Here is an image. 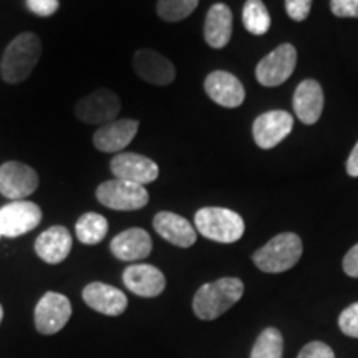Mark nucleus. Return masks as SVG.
Segmentation results:
<instances>
[{
  "instance_id": "obj_18",
  "label": "nucleus",
  "mask_w": 358,
  "mask_h": 358,
  "mask_svg": "<svg viewBox=\"0 0 358 358\" xmlns=\"http://www.w3.org/2000/svg\"><path fill=\"white\" fill-rule=\"evenodd\" d=\"M151 249H153V241L150 234L140 227H131V229L120 232L110 244L111 254L124 262L146 259L151 254Z\"/></svg>"
},
{
  "instance_id": "obj_16",
  "label": "nucleus",
  "mask_w": 358,
  "mask_h": 358,
  "mask_svg": "<svg viewBox=\"0 0 358 358\" xmlns=\"http://www.w3.org/2000/svg\"><path fill=\"white\" fill-rule=\"evenodd\" d=\"M123 282L128 290L140 297H158L166 287L163 272L150 264H134L124 268Z\"/></svg>"
},
{
  "instance_id": "obj_6",
  "label": "nucleus",
  "mask_w": 358,
  "mask_h": 358,
  "mask_svg": "<svg viewBox=\"0 0 358 358\" xmlns=\"http://www.w3.org/2000/svg\"><path fill=\"white\" fill-rule=\"evenodd\" d=\"M297 64V50L294 45L282 43L266 55L256 66V78L262 87L272 88L287 82Z\"/></svg>"
},
{
  "instance_id": "obj_35",
  "label": "nucleus",
  "mask_w": 358,
  "mask_h": 358,
  "mask_svg": "<svg viewBox=\"0 0 358 358\" xmlns=\"http://www.w3.org/2000/svg\"><path fill=\"white\" fill-rule=\"evenodd\" d=\"M0 237H2V234H0Z\"/></svg>"
},
{
  "instance_id": "obj_14",
  "label": "nucleus",
  "mask_w": 358,
  "mask_h": 358,
  "mask_svg": "<svg viewBox=\"0 0 358 358\" xmlns=\"http://www.w3.org/2000/svg\"><path fill=\"white\" fill-rule=\"evenodd\" d=\"M204 90L214 103L224 108H237L244 103L245 90L236 75L229 71H213L204 80Z\"/></svg>"
},
{
  "instance_id": "obj_17",
  "label": "nucleus",
  "mask_w": 358,
  "mask_h": 358,
  "mask_svg": "<svg viewBox=\"0 0 358 358\" xmlns=\"http://www.w3.org/2000/svg\"><path fill=\"white\" fill-rule=\"evenodd\" d=\"M83 301L93 310L116 317L122 315L128 307V299L122 290L103 282H92L83 289Z\"/></svg>"
},
{
  "instance_id": "obj_15",
  "label": "nucleus",
  "mask_w": 358,
  "mask_h": 358,
  "mask_svg": "<svg viewBox=\"0 0 358 358\" xmlns=\"http://www.w3.org/2000/svg\"><path fill=\"white\" fill-rule=\"evenodd\" d=\"M138 128L136 120H115L101 124L93 134V145L103 153H120L134 140Z\"/></svg>"
},
{
  "instance_id": "obj_12",
  "label": "nucleus",
  "mask_w": 358,
  "mask_h": 358,
  "mask_svg": "<svg viewBox=\"0 0 358 358\" xmlns=\"http://www.w3.org/2000/svg\"><path fill=\"white\" fill-rule=\"evenodd\" d=\"M115 179L134 182V185H150L158 179L159 168L153 159L136 153H120L110 163Z\"/></svg>"
},
{
  "instance_id": "obj_24",
  "label": "nucleus",
  "mask_w": 358,
  "mask_h": 358,
  "mask_svg": "<svg viewBox=\"0 0 358 358\" xmlns=\"http://www.w3.org/2000/svg\"><path fill=\"white\" fill-rule=\"evenodd\" d=\"M243 24L249 34L266 35L271 29V15L262 0H245Z\"/></svg>"
},
{
  "instance_id": "obj_13",
  "label": "nucleus",
  "mask_w": 358,
  "mask_h": 358,
  "mask_svg": "<svg viewBox=\"0 0 358 358\" xmlns=\"http://www.w3.org/2000/svg\"><path fill=\"white\" fill-rule=\"evenodd\" d=\"M133 69L138 77L151 85L164 87L174 82L176 69L173 62L151 48H140L133 57Z\"/></svg>"
},
{
  "instance_id": "obj_33",
  "label": "nucleus",
  "mask_w": 358,
  "mask_h": 358,
  "mask_svg": "<svg viewBox=\"0 0 358 358\" xmlns=\"http://www.w3.org/2000/svg\"><path fill=\"white\" fill-rule=\"evenodd\" d=\"M345 168H347L348 176L358 178V143L355 145V148H353V150H352L350 156H348Z\"/></svg>"
},
{
  "instance_id": "obj_25",
  "label": "nucleus",
  "mask_w": 358,
  "mask_h": 358,
  "mask_svg": "<svg viewBox=\"0 0 358 358\" xmlns=\"http://www.w3.org/2000/svg\"><path fill=\"white\" fill-rule=\"evenodd\" d=\"M284 355V337L274 327L262 330L254 343L250 358H282Z\"/></svg>"
},
{
  "instance_id": "obj_8",
  "label": "nucleus",
  "mask_w": 358,
  "mask_h": 358,
  "mask_svg": "<svg viewBox=\"0 0 358 358\" xmlns=\"http://www.w3.org/2000/svg\"><path fill=\"white\" fill-rule=\"evenodd\" d=\"M42 221V209L32 201H10L0 208V234L19 237L34 231Z\"/></svg>"
},
{
  "instance_id": "obj_20",
  "label": "nucleus",
  "mask_w": 358,
  "mask_h": 358,
  "mask_svg": "<svg viewBox=\"0 0 358 358\" xmlns=\"http://www.w3.org/2000/svg\"><path fill=\"white\" fill-rule=\"evenodd\" d=\"M153 227L164 241L178 245V248H191L198 239L196 229L187 219L169 211H161L156 214L153 219Z\"/></svg>"
},
{
  "instance_id": "obj_11",
  "label": "nucleus",
  "mask_w": 358,
  "mask_h": 358,
  "mask_svg": "<svg viewBox=\"0 0 358 358\" xmlns=\"http://www.w3.org/2000/svg\"><path fill=\"white\" fill-rule=\"evenodd\" d=\"M294 128L292 115L284 110H272L259 115L252 124L254 141L262 150H271L284 141Z\"/></svg>"
},
{
  "instance_id": "obj_9",
  "label": "nucleus",
  "mask_w": 358,
  "mask_h": 358,
  "mask_svg": "<svg viewBox=\"0 0 358 358\" xmlns=\"http://www.w3.org/2000/svg\"><path fill=\"white\" fill-rule=\"evenodd\" d=\"M38 185V174L29 164L20 161H7L0 166V194L8 199H25L37 191Z\"/></svg>"
},
{
  "instance_id": "obj_28",
  "label": "nucleus",
  "mask_w": 358,
  "mask_h": 358,
  "mask_svg": "<svg viewBox=\"0 0 358 358\" xmlns=\"http://www.w3.org/2000/svg\"><path fill=\"white\" fill-rule=\"evenodd\" d=\"M330 10L340 19H358V0H330Z\"/></svg>"
},
{
  "instance_id": "obj_7",
  "label": "nucleus",
  "mask_w": 358,
  "mask_h": 358,
  "mask_svg": "<svg viewBox=\"0 0 358 358\" xmlns=\"http://www.w3.org/2000/svg\"><path fill=\"white\" fill-rule=\"evenodd\" d=\"M122 110V101L116 93L108 88H98L83 96L75 105V116L87 124H106L115 122Z\"/></svg>"
},
{
  "instance_id": "obj_32",
  "label": "nucleus",
  "mask_w": 358,
  "mask_h": 358,
  "mask_svg": "<svg viewBox=\"0 0 358 358\" xmlns=\"http://www.w3.org/2000/svg\"><path fill=\"white\" fill-rule=\"evenodd\" d=\"M342 266L348 277H355V279H358V244L353 245V248L345 254Z\"/></svg>"
},
{
  "instance_id": "obj_4",
  "label": "nucleus",
  "mask_w": 358,
  "mask_h": 358,
  "mask_svg": "<svg viewBox=\"0 0 358 358\" xmlns=\"http://www.w3.org/2000/svg\"><path fill=\"white\" fill-rule=\"evenodd\" d=\"M196 229L206 239L221 244H232L243 237L244 219L226 208H203L194 216Z\"/></svg>"
},
{
  "instance_id": "obj_5",
  "label": "nucleus",
  "mask_w": 358,
  "mask_h": 358,
  "mask_svg": "<svg viewBox=\"0 0 358 358\" xmlns=\"http://www.w3.org/2000/svg\"><path fill=\"white\" fill-rule=\"evenodd\" d=\"M98 203L115 211H138L150 201L146 187L134 182L111 179L96 187Z\"/></svg>"
},
{
  "instance_id": "obj_23",
  "label": "nucleus",
  "mask_w": 358,
  "mask_h": 358,
  "mask_svg": "<svg viewBox=\"0 0 358 358\" xmlns=\"http://www.w3.org/2000/svg\"><path fill=\"white\" fill-rule=\"evenodd\" d=\"M80 243L87 245H95L105 239L108 232V221L96 213H87L77 221L75 226Z\"/></svg>"
},
{
  "instance_id": "obj_34",
  "label": "nucleus",
  "mask_w": 358,
  "mask_h": 358,
  "mask_svg": "<svg viewBox=\"0 0 358 358\" xmlns=\"http://www.w3.org/2000/svg\"><path fill=\"white\" fill-rule=\"evenodd\" d=\"M2 317H3V308L0 306V322H2Z\"/></svg>"
},
{
  "instance_id": "obj_19",
  "label": "nucleus",
  "mask_w": 358,
  "mask_h": 358,
  "mask_svg": "<svg viewBox=\"0 0 358 358\" xmlns=\"http://www.w3.org/2000/svg\"><path fill=\"white\" fill-rule=\"evenodd\" d=\"M294 111L297 118L306 124H313L320 120L324 111V92L315 80H303L294 93Z\"/></svg>"
},
{
  "instance_id": "obj_29",
  "label": "nucleus",
  "mask_w": 358,
  "mask_h": 358,
  "mask_svg": "<svg viewBox=\"0 0 358 358\" xmlns=\"http://www.w3.org/2000/svg\"><path fill=\"white\" fill-rule=\"evenodd\" d=\"M312 0H285L287 15L295 22H303L310 13Z\"/></svg>"
},
{
  "instance_id": "obj_1",
  "label": "nucleus",
  "mask_w": 358,
  "mask_h": 358,
  "mask_svg": "<svg viewBox=\"0 0 358 358\" xmlns=\"http://www.w3.org/2000/svg\"><path fill=\"white\" fill-rule=\"evenodd\" d=\"M243 294V280L237 277H222L199 287L192 301V310L201 320H216L236 306Z\"/></svg>"
},
{
  "instance_id": "obj_3",
  "label": "nucleus",
  "mask_w": 358,
  "mask_h": 358,
  "mask_svg": "<svg viewBox=\"0 0 358 358\" xmlns=\"http://www.w3.org/2000/svg\"><path fill=\"white\" fill-rule=\"evenodd\" d=\"M302 239L294 232H282L272 237L266 245L254 252L252 261L257 268L267 274H280L289 271L302 257Z\"/></svg>"
},
{
  "instance_id": "obj_10",
  "label": "nucleus",
  "mask_w": 358,
  "mask_h": 358,
  "mask_svg": "<svg viewBox=\"0 0 358 358\" xmlns=\"http://www.w3.org/2000/svg\"><path fill=\"white\" fill-rule=\"evenodd\" d=\"M70 317L71 303L69 297L58 292H47L35 307V327L43 335L60 332Z\"/></svg>"
},
{
  "instance_id": "obj_30",
  "label": "nucleus",
  "mask_w": 358,
  "mask_h": 358,
  "mask_svg": "<svg viewBox=\"0 0 358 358\" xmlns=\"http://www.w3.org/2000/svg\"><path fill=\"white\" fill-rule=\"evenodd\" d=\"M29 10L38 17H52L58 10V0H25Z\"/></svg>"
},
{
  "instance_id": "obj_26",
  "label": "nucleus",
  "mask_w": 358,
  "mask_h": 358,
  "mask_svg": "<svg viewBox=\"0 0 358 358\" xmlns=\"http://www.w3.org/2000/svg\"><path fill=\"white\" fill-rule=\"evenodd\" d=\"M199 0H158L156 12L164 22H181L198 7Z\"/></svg>"
},
{
  "instance_id": "obj_22",
  "label": "nucleus",
  "mask_w": 358,
  "mask_h": 358,
  "mask_svg": "<svg viewBox=\"0 0 358 358\" xmlns=\"http://www.w3.org/2000/svg\"><path fill=\"white\" fill-rule=\"evenodd\" d=\"M232 35V12L226 3H214L204 22V38L209 47L224 48Z\"/></svg>"
},
{
  "instance_id": "obj_27",
  "label": "nucleus",
  "mask_w": 358,
  "mask_h": 358,
  "mask_svg": "<svg viewBox=\"0 0 358 358\" xmlns=\"http://www.w3.org/2000/svg\"><path fill=\"white\" fill-rule=\"evenodd\" d=\"M338 327L347 337L358 338V302L348 306L345 310L340 313Z\"/></svg>"
},
{
  "instance_id": "obj_2",
  "label": "nucleus",
  "mask_w": 358,
  "mask_h": 358,
  "mask_svg": "<svg viewBox=\"0 0 358 358\" xmlns=\"http://www.w3.org/2000/svg\"><path fill=\"white\" fill-rule=\"evenodd\" d=\"M42 55V42L37 35L25 32L7 45L0 64V75L7 83H20L32 75Z\"/></svg>"
},
{
  "instance_id": "obj_21",
  "label": "nucleus",
  "mask_w": 358,
  "mask_h": 358,
  "mask_svg": "<svg viewBox=\"0 0 358 358\" xmlns=\"http://www.w3.org/2000/svg\"><path fill=\"white\" fill-rule=\"evenodd\" d=\"M73 239L64 226H53L43 231L35 241V252L47 264H60L69 257Z\"/></svg>"
},
{
  "instance_id": "obj_31",
  "label": "nucleus",
  "mask_w": 358,
  "mask_h": 358,
  "mask_svg": "<svg viewBox=\"0 0 358 358\" xmlns=\"http://www.w3.org/2000/svg\"><path fill=\"white\" fill-rule=\"evenodd\" d=\"M297 358H335L334 350L324 342H310L302 348Z\"/></svg>"
}]
</instances>
